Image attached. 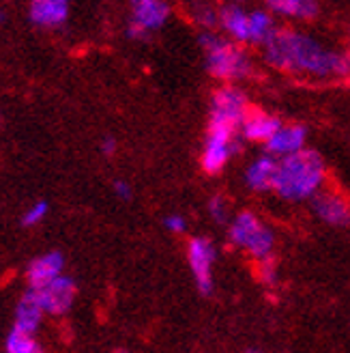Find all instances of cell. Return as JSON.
Returning <instances> with one entry per match:
<instances>
[{
  "mask_svg": "<svg viewBox=\"0 0 350 353\" xmlns=\"http://www.w3.org/2000/svg\"><path fill=\"white\" fill-rule=\"evenodd\" d=\"M262 54L277 72L314 80L350 78L348 52L340 48H329L314 34L290 26L279 28L275 37L262 48Z\"/></svg>",
  "mask_w": 350,
  "mask_h": 353,
  "instance_id": "1",
  "label": "cell"
},
{
  "mask_svg": "<svg viewBox=\"0 0 350 353\" xmlns=\"http://www.w3.org/2000/svg\"><path fill=\"white\" fill-rule=\"evenodd\" d=\"M164 226L168 228L170 233L181 235V233H185V231H187V220H185L181 214H170V216H166V218H164Z\"/></svg>",
  "mask_w": 350,
  "mask_h": 353,
  "instance_id": "25",
  "label": "cell"
},
{
  "mask_svg": "<svg viewBox=\"0 0 350 353\" xmlns=\"http://www.w3.org/2000/svg\"><path fill=\"white\" fill-rule=\"evenodd\" d=\"M228 241L258 263L273 259L275 235L254 211H239L228 222Z\"/></svg>",
  "mask_w": 350,
  "mask_h": 353,
  "instance_id": "4",
  "label": "cell"
},
{
  "mask_svg": "<svg viewBox=\"0 0 350 353\" xmlns=\"http://www.w3.org/2000/svg\"><path fill=\"white\" fill-rule=\"evenodd\" d=\"M208 216L219 224H226V222L232 220L230 218V205L221 196V194H215V196L208 201Z\"/></svg>",
  "mask_w": 350,
  "mask_h": 353,
  "instance_id": "22",
  "label": "cell"
},
{
  "mask_svg": "<svg viewBox=\"0 0 350 353\" xmlns=\"http://www.w3.org/2000/svg\"><path fill=\"white\" fill-rule=\"evenodd\" d=\"M198 41L204 50L208 74L215 80L223 84H237L239 80L252 76L254 63L243 46L221 37L217 32H200Z\"/></svg>",
  "mask_w": 350,
  "mask_h": 353,
  "instance_id": "3",
  "label": "cell"
},
{
  "mask_svg": "<svg viewBox=\"0 0 350 353\" xmlns=\"http://www.w3.org/2000/svg\"><path fill=\"white\" fill-rule=\"evenodd\" d=\"M219 28L223 37L239 46L250 43V11L241 5H223L219 9Z\"/></svg>",
  "mask_w": 350,
  "mask_h": 353,
  "instance_id": "12",
  "label": "cell"
},
{
  "mask_svg": "<svg viewBox=\"0 0 350 353\" xmlns=\"http://www.w3.org/2000/svg\"><path fill=\"white\" fill-rule=\"evenodd\" d=\"M170 17V5L162 0H135L131 5V24L144 28L149 34L160 30Z\"/></svg>",
  "mask_w": 350,
  "mask_h": 353,
  "instance_id": "14",
  "label": "cell"
},
{
  "mask_svg": "<svg viewBox=\"0 0 350 353\" xmlns=\"http://www.w3.org/2000/svg\"><path fill=\"white\" fill-rule=\"evenodd\" d=\"M217 259V248L208 237H191L187 241V263L194 276L196 289L202 295L213 293V265Z\"/></svg>",
  "mask_w": 350,
  "mask_h": 353,
  "instance_id": "7",
  "label": "cell"
},
{
  "mask_svg": "<svg viewBox=\"0 0 350 353\" xmlns=\"http://www.w3.org/2000/svg\"><path fill=\"white\" fill-rule=\"evenodd\" d=\"M189 13L194 24L202 28V32H215V28L219 26V9H215L213 5H191Z\"/></svg>",
  "mask_w": 350,
  "mask_h": 353,
  "instance_id": "20",
  "label": "cell"
},
{
  "mask_svg": "<svg viewBox=\"0 0 350 353\" xmlns=\"http://www.w3.org/2000/svg\"><path fill=\"white\" fill-rule=\"evenodd\" d=\"M311 211L318 220L329 226H348L350 224V199L338 188L325 185L311 201Z\"/></svg>",
  "mask_w": 350,
  "mask_h": 353,
  "instance_id": "8",
  "label": "cell"
},
{
  "mask_svg": "<svg viewBox=\"0 0 350 353\" xmlns=\"http://www.w3.org/2000/svg\"><path fill=\"white\" fill-rule=\"evenodd\" d=\"M243 353H265V351H260V349H245Z\"/></svg>",
  "mask_w": 350,
  "mask_h": 353,
  "instance_id": "29",
  "label": "cell"
},
{
  "mask_svg": "<svg viewBox=\"0 0 350 353\" xmlns=\"http://www.w3.org/2000/svg\"><path fill=\"white\" fill-rule=\"evenodd\" d=\"M34 293H37V299H39L43 312L65 314L69 308H72L74 299H76V285L72 278L61 276L56 280H52L50 285L37 289Z\"/></svg>",
  "mask_w": 350,
  "mask_h": 353,
  "instance_id": "10",
  "label": "cell"
},
{
  "mask_svg": "<svg viewBox=\"0 0 350 353\" xmlns=\"http://www.w3.org/2000/svg\"><path fill=\"white\" fill-rule=\"evenodd\" d=\"M69 5L65 0H34L30 5V20L37 26H58L67 20Z\"/></svg>",
  "mask_w": 350,
  "mask_h": 353,
  "instance_id": "17",
  "label": "cell"
},
{
  "mask_svg": "<svg viewBox=\"0 0 350 353\" xmlns=\"http://www.w3.org/2000/svg\"><path fill=\"white\" fill-rule=\"evenodd\" d=\"M327 185V166L318 151L305 149L277 164L273 192L290 203L311 201Z\"/></svg>",
  "mask_w": 350,
  "mask_h": 353,
  "instance_id": "2",
  "label": "cell"
},
{
  "mask_svg": "<svg viewBox=\"0 0 350 353\" xmlns=\"http://www.w3.org/2000/svg\"><path fill=\"white\" fill-rule=\"evenodd\" d=\"M250 110V101L237 84H223L213 93L211 99V125H223L241 130L243 117Z\"/></svg>",
  "mask_w": 350,
  "mask_h": 353,
  "instance_id": "6",
  "label": "cell"
},
{
  "mask_svg": "<svg viewBox=\"0 0 350 353\" xmlns=\"http://www.w3.org/2000/svg\"><path fill=\"white\" fill-rule=\"evenodd\" d=\"M47 214V203L45 201H39V203H34L26 214L22 216V224L24 226H34V224H39Z\"/></svg>",
  "mask_w": 350,
  "mask_h": 353,
  "instance_id": "23",
  "label": "cell"
},
{
  "mask_svg": "<svg viewBox=\"0 0 350 353\" xmlns=\"http://www.w3.org/2000/svg\"><path fill=\"white\" fill-rule=\"evenodd\" d=\"M279 128H282V121H279L275 114L262 110V108H252L250 105L248 114L243 117L239 136L243 140H250V143L267 145Z\"/></svg>",
  "mask_w": 350,
  "mask_h": 353,
  "instance_id": "11",
  "label": "cell"
},
{
  "mask_svg": "<svg viewBox=\"0 0 350 353\" xmlns=\"http://www.w3.org/2000/svg\"><path fill=\"white\" fill-rule=\"evenodd\" d=\"M265 147L275 160H284V157L301 153L307 149V128L301 123H282V128L273 134Z\"/></svg>",
  "mask_w": 350,
  "mask_h": 353,
  "instance_id": "9",
  "label": "cell"
},
{
  "mask_svg": "<svg viewBox=\"0 0 350 353\" xmlns=\"http://www.w3.org/2000/svg\"><path fill=\"white\" fill-rule=\"evenodd\" d=\"M114 192H116V196L122 199V201H129V199H131V185H129L127 181L116 179V181H114Z\"/></svg>",
  "mask_w": 350,
  "mask_h": 353,
  "instance_id": "26",
  "label": "cell"
},
{
  "mask_svg": "<svg viewBox=\"0 0 350 353\" xmlns=\"http://www.w3.org/2000/svg\"><path fill=\"white\" fill-rule=\"evenodd\" d=\"M277 164L279 160H275L273 155L265 153L258 155L254 162H250V166L245 168V183H248L250 190L254 192H269L275 185V174H277Z\"/></svg>",
  "mask_w": 350,
  "mask_h": 353,
  "instance_id": "15",
  "label": "cell"
},
{
  "mask_svg": "<svg viewBox=\"0 0 350 353\" xmlns=\"http://www.w3.org/2000/svg\"><path fill=\"white\" fill-rule=\"evenodd\" d=\"M277 30H279L277 20L269 9L250 11V43L265 48L277 34Z\"/></svg>",
  "mask_w": 350,
  "mask_h": 353,
  "instance_id": "18",
  "label": "cell"
},
{
  "mask_svg": "<svg viewBox=\"0 0 350 353\" xmlns=\"http://www.w3.org/2000/svg\"><path fill=\"white\" fill-rule=\"evenodd\" d=\"M239 138H241L239 130L223 128V125H211V123H208L206 140H204L202 155H200L202 170L208 174L221 172L226 166H228L230 157L234 155Z\"/></svg>",
  "mask_w": 350,
  "mask_h": 353,
  "instance_id": "5",
  "label": "cell"
},
{
  "mask_svg": "<svg viewBox=\"0 0 350 353\" xmlns=\"http://www.w3.org/2000/svg\"><path fill=\"white\" fill-rule=\"evenodd\" d=\"M267 9L277 17H288V20L309 22L318 15V5L311 0H271Z\"/></svg>",
  "mask_w": 350,
  "mask_h": 353,
  "instance_id": "19",
  "label": "cell"
},
{
  "mask_svg": "<svg viewBox=\"0 0 350 353\" xmlns=\"http://www.w3.org/2000/svg\"><path fill=\"white\" fill-rule=\"evenodd\" d=\"M7 353H41V349L32 341V336L13 330L7 339Z\"/></svg>",
  "mask_w": 350,
  "mask_h": 353,
  "instance_id": "21",
  "label": "cell"
},
{
  "mask_svg": "<svg viewBox=\"0 0 350 353\" xmlns=\"http://www.w3.org/2000/svg\"><path fill=\"white\" fill-rule=\"evenodd\" d=\"M41 316H43V308L37 299V293L28 291L22 295L20 304L15 308V330L22 332V334H34L41 323Z\"/></svg>",
  "mask_w": 350,
  "mask_h": 353,
  "instance_id": "16",
  "label": "cell"
},
{
  "mask_svg": "<svg viewBox=\"0 0 350 353\" xmlns=\"http://www.w3.org/2000/svg\"><path fill=\"white\" fill-rule=\"evenodd\" d=\"M63 268H65V259L61 252H47L39 259H34L26 270V280L30 285V291H37L50 285L52 280L61 278Z\"/></svg>",
  "mask_w": 350,
  "mask_h": 353,
  "instance_id": "13",
  "label": "cell"
},
{
  "mask_svg": "<svg viewBox=\"0 0 350 353\" xmlns=\"http://www.w3.org/2000/svg\"><path fill=\"white\" fill-rule=\"evenodd\" d=\"M101 151L106 153V155H112V153L116 151V140H114L112 136L103 138V140H101Z\"/></svg>",
  "mask_w": 350,
  "mask_h": 353,
  "instance_id": "28",
  "label": "cell"
},
{
  "mask_svg": "<svg viewBox=\"0 0 350 353\" xmlns=\"http://www.w3.org/2000/svg\"><path fill=\"white\" fill-rule=\"evenodd\" d=\"M127 37L133 39V41H142V39L149 37V32L144 28H140V26H135V24L129 22V26H127Z\"/></svg>",
  "mask_w": 350,
  "mask_h": 353,
  "instance_id": "27",
  "label": "cell"
},
{
  "mask_svg": "<svg viewBox=\"0 0 350 353\" xmlns=\"http://www.w3.org/2000/svg\"><path fill=\"white\" fill-rule=\"evenodd\" d=\"M258 272H260V280L265 282V285H275L277 278H279L277 268H275V261H273V259L258 263Z\"/></svg>",
  "mask_w": 350,
  "mask_h": 353,
  "instance_id": "24",
  "label": "cell"
}]
</instances>
